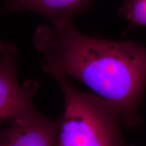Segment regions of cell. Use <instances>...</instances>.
I'll return each instance as SVG.
<instances>
[{
	"mask_svg": "<svg viewBox=\"0 0 146 146\" xmlns=\"http://www.w3.org/2000/svg\"><path fill=\"white\" fill-rule=\"evenodd\" d=\"M64 98L55 146H127L118 115L96 95L82 93L66 77L53 75Z\"/></svg>",
	"mask_w": 146,
	"mask_h": 146,
	"instance_id": "cell-2",
	"label": "cell"
},
{
	"mask_svg": "<svg viewBox=\"0 0 146 146\" xmlns=\"http://www.w3.org/2000/svg\"><path fill=\"white\" fill-rule=\"evenodd\" d=\"M1 53H0V54H1Z\"/></svg>",
	"mask_w": 146,
	"mask_h": 146,
	"instance_id": "cell-8",
	"label": "cell"
},
{
	"mask_svg": "<svg viewBox=\"0 0 146 146\" xmlns=\"http://www.w3.org/2000/svg\"><path fill=\"white\" fill-rule=\"evenodd\" d=\"M94 0H5L0 14L18 11L36 12L46 17L52 25L72 21L74 16L87 10Z\"/></svg>",
	"mask_w": 146,
	"mask_h": 146,
	"instance_id": "cell-5",
	"label": "cell"
},
{
	"mask_svg": "<svg viewBox=\"0 0 146 146\" xmlns=\"http://www.w3.org/2000/svg\"><path fill=\"white\" fill-rule=\"evenodd\" d=\"M5 46H6V43H4L2 40L0 39V53L2 52L5 50Z\"/></svg>",
	"mask_w": 146,
	"mask_h": 146,
	"instance_id": "cell-7",
	"label": "cell"
},
{
	"mask_svg": "<svg viewBox=\"0 0 146 146\" xmlns=\"http://www.w3.org/2000/svg\"><path fill=\"white\" fill-rule=\"evenodd\" d=\"M34 45L43 55L45 72L76 78L109 104L124 125H141L139 109L146 88V47L132 41L87 36L72 21L38 27Z\"/></svg>",
	"mask_w": 146,
	"mask_h": 146,
	"instance_id": "cell-1",
	"label": "cell"
},
{
	"mask_svg": "<svg viewBox=\"0 0 146 146\" xmlns=\"http://www.w3.org/2000/svg\"><path fill=\"white\" fill-rule=\"evenodd\" d=\"M18 55L16 45L10 42L0 54V128L5 122L35 108L33 98L39 83L34 79L18 83Z\"/></svg>",
	"mask_w": 146,
	"mask_h": 146,
	"instance_id": "cell-3",
	"label": "cell"
},
{
	"mask_svg": "<svg viewBox=\"0 0 146 146\" xmlns=\"http://www.w3.org/2000/svg\"><path fill=\"white\" fill-rule=\"evenodd\" d=\"M58 123L33 109L0 128V146H55Z\"/></svg>",
	"mask_w": 146,
	"mask_h": 146,
	"instance_id": "cell-4",
	"label": "cell"
},
{
	"mask_svg": "<svg viewBox=\"0 0 146 146\" xmlns=\"http://www.w3.org/2000/svg\"><path fill=\"white\" fill-rule=\"evenodd\" d=\"M119 14L133 26H146V0H125Z\"/></svg>",
	"mask_w": 146,
	"mask_h": 146,
	"instance_id": "cell-6",
	"label": "cell"
}]
</instances>
